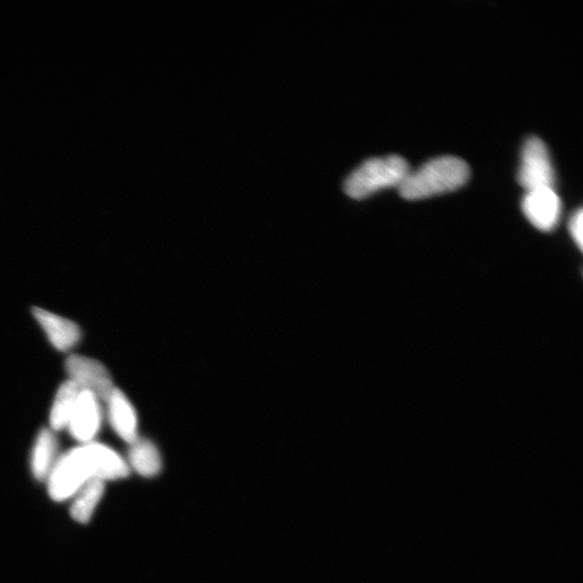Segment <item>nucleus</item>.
<instances>
[{
	"label": "nucleus",
	"mask_w": 583,
	"mask_h": 583,
	"mask_svg": "<svg viewBox=\"0 0 583 583\" xmlns=\"http://www.w3.org/2000/svg\"><path fill=\"white\" fill-rule=\"evenodd\" d=\"M526 219L541 232H551L559 224L562 201L554 188H538L526 192L522 201Z\"/></svg>",
	"instance_id": "obj_6"
},
{
	"label": "nucleus",
	"mask_w": 583,
	"mask_h": 583,
	"mask_svg": "<svg viewBox=\"0 0 583 583\" xmlns=\"http://www.w3.org/2000/svg\"><path fill=\"white\" fill-rule=\"evenodd\" d=\"M518 180L526 192L553 188L555 173L547 145L541 139L531 137L524 143Z\"/></svg>",
	"instance_id": "obj_4"
},
{
	"label": "nucleus",
	"mask_w": 583,
	"mask_h": 583,
	"mask_svg": "<svg viewBox=\"0 0 583 583\" xmlns=\"http://www.w3.org/2000/svg\"><path fill=\"white\" fill-rule=\"evenodd\" d=\"M58 442L53 431L44 429L39 432L32 453V471L39 481L47 480L57 463Z\"/></svg>",
	"instance_id": "obj_10"
},
{
	"label": "nucleus",
	"mask_w": 583,
	"mask_h": 583,
	"mask_svg": "<svg viewBox=\"0 0 583 583\" xmlns=\"http://www.w3.org/2000/svg\"><path fill=\"white\" fill-rule=\"evenodd\" d=\"M102 424V409L100 400L87 391H80L75 409L70 419L71 436L85 444L93 442Z\"/></svg>",
	"instance_id": "obj_7"
},
{
	"label": "nucleus",
	"mask_w": 583,
	"mask_h": 583,
	"mask_svg": "<svg viewBox=\"0 0 583 583\" xmlns=\"http://www.w3.org/2000/svg\"><path fill=\"white\" fill-rule=\"evenodd\" d=\"M79 393L80 390L71 381L63 383L59 388L50 412V426L53 431L69 426Z\"/></svg>",
	"instance_id": "obj_12"
},
{
	"label": "nucleus",
	"mask_w": 583,
	"mask_h": 583,
	"mask_svg": "<svg viewBox=\"0 0 583 583\" xmlns=\"http://www.w3.org/2000/svg\"><path fill=\"white\" fill-rule=\"evenodd\" d=\"M33 314L54 348L67 351L80 341L81 332L75 322L42 308H34Z\"/></svg>",
	"instance_id": "obj_9"
},
{
	"label": "nucleus",
	"mask_w": 583,
	"mask_h": 583,
	"mask_svg": "<svg viewBox=\"0 0 583 583\" xmlns=\"http://www.w3.org/2000/svg\"><path fill=\"white\" fill-rule=\"evenodd\" d=\"M104 492L105 482L101 480H93L81 488L74 496L71 508L72 518L81 524L88 523L99 506Z\"/></svg>",
	"instance_id": "obj_13"
},
{
	"label": "nucleus",
	"mask_w": 583,
	"mask_h": 583,
	"mask_svg": "<svg viewBox=\"0 0 583 583\" xmlns=\"http://www.w3.org/2000/svg\"><path fill=\"white\" fill-rule=\"evenodd\" d=\"M65 368L69 381L80 391H87L100 401H106L114 390L113 379L105 366L94 359L84 356H72L66 360Z\"/></svg>",
	"instance_id": "obj_5"
},
{
	"label": "nucleus",
	"mask_w": 583,
	"mask_h": 583,
	"mask_svg": "<svg viewBox=\"0 0 583 583\" xmlns=\"http://www.w3.org/2000/svg\"><path fill=\"white\" fill-rule=\"evenodd\" d=\"M106 402L108 419L117 435L130 444L137 441L139 439L138 415L125 393L114 388Z\"/></svg>",
	"instance_id": "obj_8"
},
{
	"label": "nucleus",
	"mask_w": 583,
	"mask_h": 583,
	"mask_svg": "<svg viewBox=\"0 0 583 583\" xmlns=\"http://www.w3.org/2000/svg\"><path fill=\"white\" fill-rule=\"evenodd\" d=\"M569 232L576 242L580 250H582L583 244V213L582 209H578L572 216L571 221H569Z\"/></svg>",
	"instance_id": "obj_14"
},
{
	"label": "nucleus",
	"mask_w": 583,
	"mask_h": 583,
	"mask_svg": "<svg viewBox=\"0 0 583 583\" xmlns=\"http://www.w3.org/2000/svg\"><path fill=\"white\" fill-rule=\"evenodd\" d=\"M470 176L467 162L455 156L429 160L411 171L399 187L400 195L408 200H420L456 191Z\"/></svg>",
	"instance_id": "obj_2"
},
{
	"label": "nucleus",
	"mask_w": 583,
	"mask_h": 583,
	"mask_svg": "<svg viewBox=\"0 0 583 583\" xmlns=\"http://www.w3.org/2000/svg\"><path fill=\"white\" fill-rule=\"evenodd\" d=\"M126 460L104 444L90 442L58 458L48 481L50 497L64 501L93 480L116 481L129 476Z\"/></svg>",
	"instance_id": "obj_1"
},
{
	"label": "nucleus",
	"mask_w": 583,
	"mask_h": 583,
	"mask_svg": "<svg viewBox=\"0 0 583 583\" xmlns=\"http://www.w3.org/2000/svg\"><path fill=\"white\" fill-rule=\"evenodd\" d=\"M129 467L145 478L156 477L162 469V459L157 446L144 439L131 444Z\"/></svg>",
	"instance_id": "obj_11"
},
{
	"label": "nucleus",
	"mask_w": 583,
	"mask_h": 583,
	"mask_svg": "<svg viewBox=\"0 0 583 583\" xmlns=\"http://www.w3.org/2000/svg\"><path fill=\"white\" fill-rule=\"evenodd\" d=\"M410 172L409 162L401 156L372 158L348 176L345 193L351 198L362 199L384 188H399Z\"/></svg>",
	"instance_id": "obj_3"
}]
</instances>
